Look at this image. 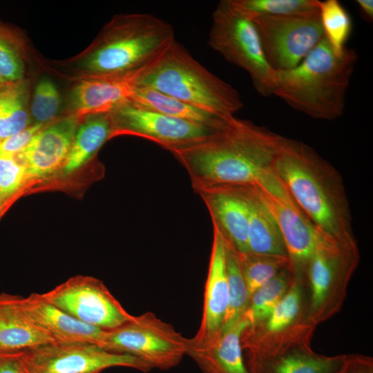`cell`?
Masks as SVG:
<instances>
[{"instance_id":"obj_1","label":"cell","mask_w":373,"mask_h":373,"mask_svg":"<svg viewBox=\"0 0 373 373\" xmlns=\"http://www.w3.org/2000/svg\"><path fill=\"white\" fill-rule=\"evenodd\" d=\"M283 138L234 117L205 140L171 153L188 172L193 189L258 185L272 170Z\"/></svg>"},{"instance_id":"obj_2","label":"cell","mask_w":373,"mask_h":373,"mask_svg":"<svg viewBox=\"0 0 373 373\" xmlns=\"http://www.w3.org/2000/svg\"><path fill=\"white\" fill-rule=\"evenodd\" d=\"M272 169L320 233L341 245H355L343 181L331 164L306 144L284 137Z\"/></svg>"},{"instance_id":"obj_3","label":"cell","mask_w":373,"mask_h":373,"mask_svg":"<svg viewBox=\"0 0 373 373\" xmlns=\"http://www.w3.org/2000/svg\"><path fill=\"white\" fill-rule=\"evenodd\" d=\"M357 58L347 47L336 55L324 37L296 67L274 70L272 95L312 118L337 119L345 110Z\"/></svg>"},{"instance_id":"obj_4","label":"cell","mask_w":373,"mask_h":373,"mask_svg":"<svg viewBox=\"0 0 373 373\" xmlns=\"http://www.w3.org/2000/svg\"><path fill=\"white\" fill-rule=\"evenodd\" d=\"M136 86L153 88L227 119L244 106L237 90L201 65L176 40L141 74Z\"/></svg>"},{"instance_id":"obj_5","label":"cell","mask_w":373,"mask_h":373,"mask_svg":"<svg viewBox=\"0 0 373 373\" xmlns=\"http://www.w3.org/2000/svg\"><path fill=\"white\" fill-rule=\"evenodd\" d=\"M175 40L171 24L151 14L118 19L83 63L96 77L142 73Z\"/></svg>"},{"instance_id":"obj_6","label":"cell","mask_w":373,"mask_h":373,"mask_svg":"<svg viewBox=\"0 0 373 373\" xmlns=\"http://www.w3.org/2000/svg\"><path fill=\"white\" fill-rule=\"evenodd\" d=\"M208 44L228 61L247 71L256 91L272 95L274 70L269 66L254 23L220 1L212 13Z\"/></svg>"},{"instance_id":"obj_7","label":"cell","mask_w":373,"mask_h":373,"mask_svg":"<svg viewBox=\"0 0 373 373\" xmlns=\"http://www.w3.org/2000/svg\"><path fill=\"white\" fill-rule=\"evenodd\" d=\"M188 339L173 325L147 312L106 330L102 347L133 356L151 369L166 370L177 366L186 355Z\"/></svg>"},{"instance_id":"obj_8","label":"cell","mask_w":373,"mask_h":373,"mask_svg":"<svg viewBox=\"0 0 373 373\" xmlns=\"http://www.w3.org/2000/svg\"><path fill=\"white\" fill-rule=\"evenodd\" d=\"M250 20L257 29L266 59L276 71L296 67L325 37L319 9Z\"/></svg>"},{"instance_id":"obj_9","label":"cell","mask_w":373,"mask_h":373,"mask_svg":"<svg viewBox=\"0 0 373 373\" xmlns=\"http://www.w3.org/2000/svg\"><path fill=\"white\" fill-rule=\"evenodd\" d=\"M256 186L280 229L290 268L299 274L305 269L314 254L332 240L316 229L273 169Z\"/></svg>"},{"instance_id":"obj_10","label":"cell","mask_w":373,"mask_h":373,"mask_svg":"<svg viewBox=\"0 0 373 373\" xmlns=\"http://www.w3.org/2000/svg\"><path fill=\"white\" fill-rule=\"evenodd\" d=\"M26 373H100L115 367L148 372L140 359L90 343H51L23 351Z\"/></svg>"},{"instance_id":"obj_11","label":"cell","mask_w":373,"mask_h":373,"mask_svg":"<svg viewBox=\"0 0 373 373\" xmlns=\"http://www.w3.org/2000/svg\"><path fill=\"white\" fill-rule=\"evenodd\" d=\"M42 295L77 320L104 330L133 317L104 283L92 276H73Z\"/></svg>"},{"instance_id":"obj_12","label":"cell","mask_w":373,"mask_h":373,"mask_svg":"<svg viewBox=\"0 0 373 373\" xmlns=\"http://www.w3.org/2000/svg\"><path fill=\"white\" fill-rule=\"evenodd\" d=\"M113 132L145 138L171 152L200 143L218 130L144 108L130 102L110 113Z\"/></svg>"},{"instance_id":"obj_13","label":"cell","mask_w":373,"mask_h":373,"mask_svg":"<svg viewBox=\"0 0 373 373\" xmlns=\"http://www.w3.org/2000/svg\"><path fill=\"white\" fill-rule=\"evenodd\" d=\"M193 189L204 201L213 226L238 254H248V208L240 186L213 184Z\"/></svg>"},{"instance_id":"obj_14","label":"cell","mask_w":373,"mask_h":373,"mask_svg":"<svg viewBox=\"0 0 373 373\" xmlns=\"http://www.w3.org/2000/svg\"><path fill=\"white\" fill-rule=\"evenodd\" d=\"M77 120L73 115L41 128L14 157L24 167L27 180L44 178L64 165L77 130Z\"/></svg>"},{"instance_id":"obj_15","label":"cell","mask_w":373,"mask_h":373,"mask_svg":"<svg viewBox=\"0 0 373 373\" xmlns=\"http://www.w3.org/2000/svg\"><path fill=\"white\" fill-rule=\"evenodd\" d=\"M248 327L243 318L233 326L205 339H188L186 355L203 373H250L243 356L242 334Z\"/></svg>"},{"instance_id":"obj_16","label":"cell","mask_w":373,"mask_h":373,"mask_svg":"<svg viewBox=\"0 0 373 373\" xmlns=\"http://www.w3.org/2000/svg\"><path fill=\"white\" fill-rule=\"evenodd\" d=\"M20 303L30 318L55 342L90 343L102 346L106 330L77 320L47 300L42 294L20 296Z\"/></svg>"},{"instance_id":"obj_17","label":"cell","mask_w":373,"mask_h":373,"mask_svg":"<svg viewBox=\"0 0 373 373\" xmlns=\"http://www.w3.org/2000/svg\"><path fill=\"white\" fill-rule=\"evenodd\" d=\"M226 244L218 229L213 226V242L205 283L203 309L200 327L193 336L205 339L222 329L228 305L225 265Z\"/></svg>"},{"instance_id":"obj_18","label":"cell","mask_w":373,"mask_h":373,"mask_svg":"<svg viewBox=\"0 0 373 373\" xmlns=\"http://www.w3.org/2000/svg\"><path fill=\"white\" fill-rule=\"evenodd\" d=\"M142 73L119 77H96L81 81L72 92V104L77 117L108 113L128 102Z\"/></svg>"},{"instance_id":"obj_19","label":"cell","mask_w":373,"mask_h":373,"mask_svg":"<svg viewBox=\"0 0 373 373\" xmlns=\"http://www.w3.org/2000/svg\"><path fill=\"white\" fill-rule=\"evenodd\" d=\"M356 255V245L343 246L330 240L309 259L305 270L311 285L313 312L325 304L337 278L354 265Z\"/></svg>"},{"instance_id":"obj_20","label":"cell","mask_w":373,"mask_h":373,"mask_svg":"<svg viewBox=\"0 0 373 373\" xmlns=\"http://www.w3.org/2000/svg\"><path fill=\"white\" fill-rule=\"evenodd\" d=\"M55 343L27 314L20 296L0 293V351L19 352Z\"/></svg>"},{"instance_id":"obj_21","label":"cell","mask_w":373,"mask_h":373,"mask_svg":"<svg viewBox=\"0 0 373 373\" xmlns=\"http://www.w3.org/2000/svg\"><path fill=\"white\" fill-rule=\"evenodd\" d=\"M240 186L248 208V254L287 257L280 229L257 186Z\"/></svg>"},{"instance_id":"obj_22","label":"cell","mask_w":373,"mask_h":373,"mask_svg":"<svg viewBox=\"0 0 373 373\" xmlns=\"http://www.w3.org/2000/svg\"><path fill=\"white\" fill-rule=\"evenodd\" d=\"M345 358L318 356L303 350L252 356L250 373H338Z\"/></svg>"},{"instance_id":"obj_23","label":"cell","mask_w":373,"mask_h":373,"mask_svg":"<svg viewBox=\"0 0 373 373\" xmlns=\"http://www.w3.org/2000/svg\"><path fill=\"white\" fill-rule=\"evenodd\" d=\"M128 102L172 117L216 131L222 128L232 119H224L180 99L145 86H136L133 89Z\"/></svg>"},{"instance_id":"obj_24","label":"cell","mask_w":373,"mask_h":373,"mask_svg":"<svg viewBox=\"0 0 373 373\" xmlns=\"http://www.w3.org/2000/svg\"><path fill=\"white\" fill-rule=\"evenodd\" d=\"M110 113L88 115L77 128L63 171L68 174L84 165L112 135Z\"/></svg>"},{"instance_id":"obj_25","label":"cell","mask_w":373,"mask_h":373,"mask_svg":"<svg viewBox=\"0 0 373 373\" xmlns=\"http://www.w3.org/2000/svg\"><path fill=\"white\" fill-rule=\"evenodd\" d=\"M28 85L24 79L0 84V141L29 126Z\"/></svg>"},{"instance_id":"obj_26","label":"cell","mask_w":373,"mask_h":373,"mask_svg":"<svg viewBox=\"0 0 373 373\" xmlns=\"http://www.w3.org/2000/svg\"><path fill=\"white\" fill-rule=\"evenodd\" d=\"M225 244L228 305L221 329H228L243 318L250 300L239 254L226 240Z\"/></svg>"},{"instance_id":"obj_27","label":"cell","mask_w":373,"mask_h":373,"mask_svg":"<svg viewBox=\"0 0 373 373\" xmlns=\"http://www.w3.org/2000/svg\"><path fill=\"white\" fill-rule=\"evenodd\" d=\"M291 271L289 265L252 294L243 317L248 323L247 328L267 321L289 289Z\"/></svg>"},{"instance_id":"obj_28","label":"cell","mask_w":373,"mask_h":373,"mask_svg":"<svg viewBox=\"0 0 373 373\" xmlns=\"http://www.w3.org/2000/svg\"><path fill=\"white\" fill-rule=\"evenodd\" d=\"M318 8L325 37L335 53L341 56L352 32L351 17L338 0L319 1Z\"/></svg>"},{"instance_id":"obj_29","label":"cell","mask_w":373,"mask_h":373,"mask_svg":"<svg viewBox=\"0 0 373 373\" xmlns=\"http://www.w3.org/2000/svg\"><path fill=\"white\" fill-rule=\"evenodd\" d=\"M246 18L302 14L319 9L318 0H228Z\"/></svg>"},{"instance_id":"obj_30","label":"cell","mask_w":373,"mask_h":373,"mask_svg":"<svg viewBox=\"0 0 373 373\" xmlns=\"http://www.w3.org/2000/svg\"><path fill=\"white\" fill-rule=\"evenodd\" d=\"M249 296L289 265L287 257L247 254L240 255Z\"/></svg>"},{"instance_id":"obj_31","label":"cell","mask_w":373,"mask_h":373,"mask_svg":"<svg viewBox=\"0 0 373 373\" xmlns=\"http://www.w3.org/2000/svg\"><path fill=\"white\" fill-rule=\"evenodd\" d=\"M302 290L298 280L276 305L266 321V329L269 333H277L289 327L297 318L300 309Z\"/></svg>"},{"instance_id":"obj_32","label":"cell","mask_w":373,"mask_h":373,"mask_svg":"<svg viewBox=\"0 0 373 373\" xmlns=\"http://www.w3.org/2000/svg\"><path fill=\"white\" fill-rule=\"evenodd\" d=\"M60 97L55 84L48 79H41L36 86L31 104V114L36 123L44 124L55 117Z\"/></svg>"},{"instance_id":"obj_33","label":"cell","mask_w":373,"mask_h":373,"mask_svg":"<svg viewBox=\"0 0 373 373\" xmlns=\"http://www.w3.org/2000/svg\"><path fill=\"white\" fill-rule=\"evenodd\" d=\"M27 180L23 165L14 157L0 155V200L1 207Z\"/></svg>"},{"instance_id":"obj_34","label":"cell","mask_w":373,"mask_h":373,"mask_svg":"<svg viewBox=\"0 0 373 373\" xmlns=\"http://www.w3.org/2000/svg\"><path fill=\"white\" fill-rule=\"evenodd\" d=\"M24 66L10 39L0 32V84L23 79Z\"/></svg>"},{"instance_id":"obj_35","label":"cell","mask_w":373,"mask_h":373,"mask_svg":"<svg viewBox=\"0 0 373 373\" xmlns=\"http://www.w3.org/2000/svg\"><path fill=\"white\" fill-rule=\"evenodd\" d=\"M23 351H0V373H26L23 364Z\"/></svg>"},{"instance_id":"obj_36","label":"cell","mask_w":373,"mask_h":373,"mask_svg":"<svg viewBox=\"0 0 373 373\" xmlns=\"http://www.w3.org/2000/svg\"><path fill=\"white\" fill-rule=\"evenodd\" d=\"M338 373H373L372 364L367 359H345Z\"/></svg>"},{"instance_id":"obj_37","label":"cell","mask_w":373,"mask_h":373,"mask_svg":"<svg viewBox=\"0 0 373 373\" xmlns=\"http://www.w3.org/2000/svg\"><path fill=\"white\" fill-rule=\"evenodd\" d=\"M360 12L365 20L373 19V1L372 0H356Z\"/></svg>"},{"instance_id":"obj_38","label":"cell","mask_w":373,"mask_h":373,"mask_svg":"<svg viewBox=\"0 0 373 373\" xmlns=\"http://www.w3.org/2000/svg\"><path fill=\"white\" fill-rule=\"evenodd\" d=\"M1 209V200H0V209Z\"/></svg>"}]
</instances>
